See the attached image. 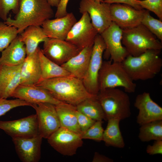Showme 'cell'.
<instances>
[{
	"label": "cell",
	"mask_w": 162,
	"mask_h": 162,
	"mask_svg": "<svg viewBox=\"0 0 162 162\" xmlns=\"http://www.w3.org/2000/svg\"><path fill=\"white\" fill-rule=\"evenodd\" d=\"M35 85L45 89L58 100L75 106L96 96L88 92L82 80L72 76L42 80Z\"/></svg>",
	"instance_id": "obj_1"
},
{
	"label": "cell",
	"mask_w": 162,
	"mask_h": 162,
	"mask_svg": "<svg viewBox=\"0 0 162 162\" xmlns=\"http://www.w3.org/2000/svg\"><path fill=\"white\" fill-rule=\"evenodd\" d=\"M47 0H19L18 11L13 19L8 17L4 22L17 29L21 34L31 26H41L54 15Z\"/></svg>",
	"instance_id": "obj_2"
},
{
	"label": "cell",
	"mask_w": 162,
	"mask_h": 162,
	"mask_svg": "<svg viewBox=\"0 0 162 162\" xmlns=\"http://www.w3.org/2000/svg\"><path fill=\"white\" fill-rule=\"evenodd\" d=\"M161 50H148L136 57L128 55L121 62L133 80H146L153 78L160 71L162 59Z\"/></svg>",
	"instance_id": "obj_3"
},
{
	"label": "cell",
	"mask_w": 162,
	"mask_h": 162,
	"mask_svg": "<svg viewBox=\"0 0 162 162\" xmlns=\"http://www.w3.org/2000/svg\"><path fill=\"white\" fill-rule=\"evenodd\" d=\"M122 30V43L129 55L136 57L148 50H161L162 42L141 24Z\"/></svg>",
	"instance_id": "obj_4"
},
{
	"label": "cell",
	"mask_w": 162,
	"mask_h": 162,
	"mask_svg": "<svg viewBox=\"0 0 162 162\" xmlns=\"http://www.w3.org/2000/svg\"><path fill=\"white\" fill-rule=\"evenodd\" d=\"M104 112L105 120L115 118L121 120L131 115L130 98L126 92L115 88L100 90L96 95Z\"/></svg>",
	"instance_id": "obj_5"
},
{
	"label": "cell",
	"mask_w": 162,
	"mask_h": 162,
	"mask_svg": "<svg viewBox=\"0 0 162 162\" xmlns=\"http://www.w3.org/2000/svg\"><path fill=\"white\" fill-rule=\"evenodd\" d=\"M99 91L110 88L122 87L125 92H134L136 84L123 67L121 62L103 61L98 75Z\"/></svg>",
	"instance_id": "obj_6"
},
{
	"label": "cell",
	"mask_w": 162,
	"mask_h": 162,
	"mask_svg": "<svg viewBox=\"0 0 162 162\" xmlns=\"http://www.w3.org/2000/svg\"><path fill=\"white\" fill-rule=\"evenodd\" d=\"M106 49V45L102 38L100 34H98L92 46L88 68L82 80L88 92L94 96H96L99 91V73L103 63V54Z\"/></svg>",
	"instance_id": "obj_7"
},
{
	"label": "cell",
	"mask_w": 162,
	"mask_h": 162,
	"mask_svg": "<svg viewBox=\"0 0 162 162\" xmlns=\"http://www.w3.org/2000/svg\"><path fill=\"white\" fill-rule=\"evenodd\" d=\"M80 19L74 24L69 32L65 40L80 50L92 46L98 33L92 25L87 12H84Z\"/></svg>",
	"instance_id": "obj_8"
},
{
	"label": "cell",
	"mask_w": 162,
	"mask_h": 162,
	"mask_svg": "<svg viewBox=\"0 0 162 162\" xmlns=\"http://www.w3.org/2000/svg\"><path fill=\"white\" fill-rule=\"evenodd\" d=\"M110 4L93 0H81L79 10L82 14L86 12L88 14L92 25L100 34L112 22L110 13Z\"/></svg>",
	"instance_id": "obj_9"
},
{
	"label": "cell",
	"mask_w": 162,
	"mask_h": 162,
	"mask_svg": "<svg viewBox=\"0 0 162 162\" xmlns=\"http://www.w3.org/2000/svg\"><path fill=\"white\" fill-rule=\"evenodd\" d=\"M48 142L55 150L61 154L72 156L83 144L80 134L61 127L47 139Z\"/></svg>",
	"instance_id": "obj_10"
},
{
	"label": "cell",
	"mask_w": 162,
	"mask_h": 162,
	"mask_svg": "<svg viewBox=\"0 0 162 162\" xmlns=\"http://www.w3.org/2000/svg\"><path fill=\"white\" fill-rule=\"evenodd\" d=\"M41 51L49 59L61 65L81 50L65 40L48 38L44 42Z\"/></svg>",
	"instance_id": "obj_11"
},
{
	"label": "cell",
	"mask_w": 162,
	"mask_h": 162,
	"mask_svg": "<svg viewBox=\"0 0 162 162\" xmlns=\"http://www.w3.org/2000/svg\"><path fill=\"white\" fill-rule=\"evenodd\" d=\"M35 110L39 135L47 139L61 127L55 105L49 103L32 104Z\"/></svg>",
	"instance_id": "obj_12"
},
{
	"label": "cell",
	"mask_w": 162,
	"mask_h": 162,
	"mask_svg": "<svg viewBox=\"0 0 162 162\" xmlns=\"http://www.w3.org/2000/svg\"><path fill=\"white\" fill-rule=\"evenodd\" d=\"M0 129L12 138H30L39 135L36 114L15 120L0 121Z\"/></svg>",
	"instance_id": "obj_13"
},
{
	"label": "cell",
	"mask_w": 162,
	"mask_h": 162,
	"mask_svg": "<svg viewBox=\"0 0 162 162\" xmlns=\"http://www.w3.org/2000/svg\"><path fill=\"white\" fill-rule=\"evenodd\" d=\"M122 29L113 22L100 34L106 45L104 52L114 62H122L129 55L122 43Z\"/></svg>",
	"instance_id": "obj_14"
},
{
	"label": "cell",
	"mask_w": 162,
	"mask_h": 162,
	"mask_svg": "<svg viewBox=\"0 0 162 162\" xmlns=\"http://www.w3.org/2000/svg\"><path fill=\"white\" fill-rule=\"evenodd\" d=\"M145 10H137L121 3H112L110 6L112 22L122 29L132 28L141 24Z\"/></svg>",
	"instance_id": "obj_15"
},
{
	"label": "cell",
	"mask_w": 162,
	"mask_h": 162,
	"mask_svg": "<svg viewBox=\"0 0 162 162\" xmlns=\"http://www.w3.org/2000/svg\"><path fill=\"white\" fill-rule=\"evenodd\" d=\"M134 105L139 111L136 121L140 126L162 120V108L152 100L149 93L144 92L138 95Z\"/></svg>",
	"instance_id": "obj_16"
},
{
	"label": "cell",
	"mask_w": 162,
	"mask_h": 162,
	"mask_svg": "<svg viewBox=\"0 0 162 162\" xmlns=\"http://www.w3.org/2000/svg\"><path fill=\"white\" fill-rule=\"evenodd\" d=\"M11 97L22 100L31 104L46 103L56 105L64 103L55 98L45 89L37 85H20Z\"/></svg>",
	"instance_id": "obj_17"
},
{
	"label": "cell",
	"mask_w": 162,
	"mask_h": 162,
	"mask_svg": "<svg viewBox=\"0 0 162 162\" xmlns=\"http://www.w3.org/2000/svg\"><path fill=\"white\" fill-rule=\"evenodd\" d=\"M42 137L39 135L30 138H12L16 152L23 162H38L41 157Z\"/></svg>",
	"instance_id": "obj_18"
},
{
	"label": "cell",
	"mask_w": 162,
	"mask_h": 162,
	"mask_svg": "<svg viewBox=\"0 0 162 162\" xmlns=\"http://www.w3.org/2000/svg\"><path fill=\"white\" fill-rule=\"evenodd\" d=\"M76 22L73 13H68L63 17L46 20L41 27L49 38L65 40L71 28Z\"/></svg>",
	"instance_id": "obj_19"
},
{
	"label": "cell",
	"mask_w": 162,
	"mask_h": 162,
	"mask_svg": "<svg viewBox=\"0 0 162 162\" xmlns=\"http://www.w3.org/2000/svg\"><path fill=\"white\" fill-rule=\"evenodd\" d=\"M22 64L11 66L0 64V99L11 97L20 85Z\"/></svg>",
	"instance_id": "obj_20"
},
{
	"label": "cell",
	"mask_w": 162,
	"mask_h": 162,
	"mask_svg": "<svg viewBox=\"0 0 162 162\" xmlns=\"http://www.w3.org/2000/svg\"><path fill=\"white\" fill-rule=\"evenodd\" d=\"M38 48L33 53L26 56L20 70V85H35L41 80V68Z\"/></svg>",
	"instance_id": "obj_21"
},
{
	"label": "cell",
	"mask_w": 162,
	"mask_h": 162,
	"mask_svg": "<svg viewBox=\"0 0 162 162\" xmlns=\"http://www.w3.org/2000/svg\"><path fill=\"white\" fill-rule=\"evenodd\" d=\"M92 46L87 47L81 50L78 54L61 66L72 76L82 80L88 68Z\"/></svg>",
	"instance_id": "obj_22"
},
{
	"label": "cell",
	"mask_w": 162,
	"mask_h": 162,
	"mask_svg": "<svg viewBox=\"0 0 162 162\" xmlns=\"http://www.w3.org/2000/svg\"><path fill=\"white\" fill-rule=\"evenodd\" d=\"M26 55L25 45L19 35L2 52L0 64L11 66L19 65L22 64Z\"/></svg>",
	"instance_id": "obj_23"
},
{
	"label": "cell",
	"mask_w": 162,
	"mask_h": 162,
	"mask_svg": "<svg viewBox=\"0 0 162 162\" xmlns=\"http://www.w3.org/2000/svg\"><path fill=\"white\" fill-rule=\"evenodd\" d=\"M20 34V40L26 47V56L34 52L38 47L39 44L48 38L41 26H30Z\"/></svg>",
	"instance_id": "obj_24"
},
{
	"label": "cell",
	"mask_w": 162,
	"mask_h": 162,
	"mask_svg": "<svg viewBox=\"0 0 162 162\" xmlns=\"http://www.w3.org/2000/svg\"><path fill=\"white\" fill-rule=\"evenodd\" d=\"M55 107L61 127L80 134L82 132L77 122L76 106L64 103L55 105Z\"/></svg>",
	"instance_id": "obj_25"
},
{
	"label": "cell",
	"mask_w": 162,
	"mask_h": 162,
	"mask_svg": "<svg viewBox=\"0 0 162 162\" xmlns=\"http://www.w3.org/2000/svg\"><path fill=\"white\" fill-rule=\"evenodd\" d=\"M107 121L106 128L104 131L103 141L107 146L123 148L125 143L119 128L121 120L118 118H113Z\"/></svg>",
	"instance_id": "obj_26"
},
{
	"label": "cell",
	"mask_w": 162,
	"mask_h": 162,
	"mask_svg": "<svg viewBox=\"0 0 162 162\" xmlns=\"http://www.w3.org/2000/svg\"><path fill=\"white\" fill-rule=\"evenodd\" d=\"M38 53L41 68V80L55 78L72 76L62 67L46 58L38 48Z\"/></svg>",
	"instance_id": "obj_27"
},
{
	"label": "cell",
	"mask_w": 162,
	"mask_h": 162,
	"mask_svg": "<svg viewBox=\"0 0 162 162\" xmlns=\"http://www.w3.org/2000/svg\"><path fill=\"white\" fill-rule=\"evenodd\" d=\"M76 107L77 110L95 121L105 120L104 112L96 96L85 100Z\"/></svg>",
	"instance_id": "obj_28"
},
{
	"label": "cell",
	"mask_w": 162,
	"mask_h": 162,
	"mask_svg": "<svg viewBox=\"0 0 162 162\" xmlns=\"http://www.w3.org/2000/svg\"><path fill=\"white\" fill-rule=\"evenodd\" d=\"M140 126L138 137L141 141L162 140V120L149 122Z\"/></svg>",
	"instance_id": "obj_29"
},
{
	"label": "cell",
	"mask_w": 162,
	"mask_h": 162,
	"mask_svg": "<svg viewBox=\"0 0 162 162\" xmlns=\"http://www.w3.org/2000/svg\"><path fill=\"white\" fill-rule=\"evenodd\" d=\"M17 29L8 25L4 22H0V52L2 51L17 37Z\"/></svg>",
	"instance_id": "obj_30"
},
{
	"label": "cell",
	"mask_w": 162,
	"mask_h": 162,
	"mask_svg": "<svg viewBox=\"0 0 162 162\" xmlns=\"http://www.w3.org/2000/svg\"><path fill=\"white\" fill-rule=\"evenodd\" d=\"M141 24L146 27L162 42V20L154 18L151 15L149 11L145 10Z\"/></svg>",
	"instance_id": "obj_31"
},
{
	"label": "cell",
	"mask_w": 162,
	"mask_h": 162,
	"mask_svg": "<svg viewBox=\"0 0 162 162\" xmlns=\"http://www.w3.org/2000/svg\"><path fill=\"white\" fill-rule=\"evenodd\" d=\"M102 121H96L91 127L80 134L83 140L88 139L95 141H103L104 130L102 127Z\"/></svg>",
	"instance_id": "obj_32"
},
{
	"label": "cell",
	"mask_w": 162,
	"mask_h": 162,
	"mask_svg": "<svg viewBox=\"0 0 162 162\" xmlns=\"http://www.w3.org/2000/svg\"><path fill=\"white\" fill-rule=\"evenodd\" d=\"M135 2L142 8L154 13L162 21V0H136Z\"/></svg>",
	"instance_id": "obj_33"
},
{
	"label": "cell",
	"mask_w": 162,
	"mask_h": 162,
	"mask_svg": "<svg viewBox=\"0 0 162 162\" xmlns=\"http://www.w3.org/2000/svg\"><path fill=\"white\" fill-rule=\"evenodd\" d=\"M31 104L26 101L19 98L14 100L0 99V116L5 115L14 108L21 106H31Z\"/></svg>",
	"instance_id": "obj_34"
},
{
	"label": "cell",
	"mask_w": 162,
	"mask_h": 162,
	"mask_svg": "<svg viewBox=\"0 0 162 162\" xmlns=\"http://www.w3.org/2000/svg\"><path fill=\"white\" fill-rule=\"evenodd\" d=\"M19 0H0V18L5 21L10 11L16 14L19 8Z\"/></svg>",
	"instance_id": "obj_35"
},
{
	"label": "cell",
	"mask_w": 162,
	"mask_h": 162,
	"mask_svg": "<svg viewBox=\"0 0 162 162\" xmlns=\"http://www.w3.org/2000/svg\"><path fill=\"white\" fill-rule=\"evenodd\" d=\"M76 115L78 124L82 132L88 129L96 122L77 110Z\"/></svg>",
	"instance_id": "obj_36"
},
{
	"label": "cell",
	"mask_w": 162,
	"mask_h": 162,
	"mask_svg": "<svg viewBox=\"0 0 162 162\" xmlns=\"http://www.w3.org/2000/svg\"><path fill=\"white\" fill-rule=\"evenodd\" d=\"M146 152L150 155L162 154V140L155 141L152 145H148Z\"/></svg>",
	"instance_id": "obj_37"
},
{
	"label": "cell",
	"mask_w": 162,
	"mask_h": 162,
	"mask_svg": "<svg viewBox=\"0 0 162 162\" xmlns=\"http://www.w3.org/2000/svg\"><path fill=\"white\" fill-rule=\"evenodd\" d=\"M69 0H60L55 14L56 18L63 17L67 14V6Z\"/></svg>",
	"instance_id": "obj_38"
},
{
	"label": "cell",
	"mask_w": 162,
	"mask_h": 162,
	"mask_svg": "<svg viewBox=\"0 0 162 162\" xmlns=\"http://www.w3.org/2000/svg\"><path fill=\"white\" fill-rule=\"evenodd\" d=\"M136 0H104L103 2L110 4L118 3L125 4L131 6L136 9L140 10L143 9L139 5L137 4Z\"/></svg>",
	"instance_id": "obj_39"
},
{
	"label": "cell",
	"mask_w": 162,
	"mask_h": 162,
	"mask_svg": "<svg viewBox=\"0 0 162 162\" xmlns=\"http://www.w3.org/2000/svg\"><path fill=\"white\" fill-rule=\"evenodd\" d=\"M113 160L99 153L95 152L94 155L93 162H112Z\"/></svg>",
	"instance_id": "obj_40"
},
{
	"label": "cell",
	"mask_w": 162,
	"mask_h": 162,
	"mask_svg": "<svg viewBox=\"0 0 162 162\" xmlns=\"http://www.w3.org/2000/svg\"><path fill=\"white\" fill-rule=\"evenodd\" d=\"M48 2L51 7H57L60 0H47Z\"/></svg>",
	"instance_id": "obj_41"
},
{
	"label": "cell",
	"mask_w": 162,
	"mask_h": 162,
	"mask_svg": "<svg viewBox=\"0 0 162 162\" xmlns=\"http://www.w3.org/2000/svg\"><path fill=\"white\" fill-rule=\"evenodd\" d=\"M94 1H95L98 2H103L104 0H93Z\"/></svg>",
	"instance_id": "obj_42"
}]
</instances>
